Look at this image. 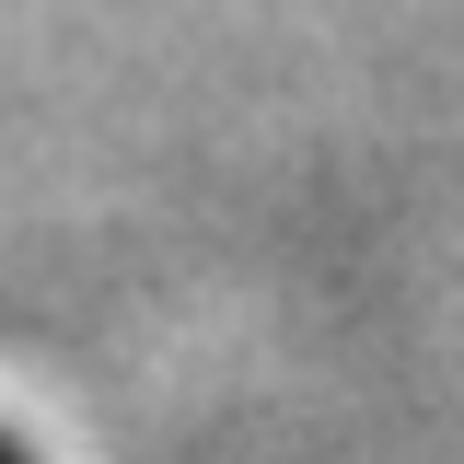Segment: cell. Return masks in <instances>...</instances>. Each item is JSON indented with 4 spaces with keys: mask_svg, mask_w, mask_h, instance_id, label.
<instances>
[{
    "mask_svg": "<svg viewBox=\"0 0 464 464\" xmlns=\"http://www.w3.org/2000/svg\"><path fill=\"white\" fill-rule=\"evenodd\" d=\"M0 464H12V453H0Z\"/></svg>",
    "mask_w": 464,
    "mask_h": 464,
    "instance_id": "6da1fadb",
    "label": "cell"
}]
</instances>
